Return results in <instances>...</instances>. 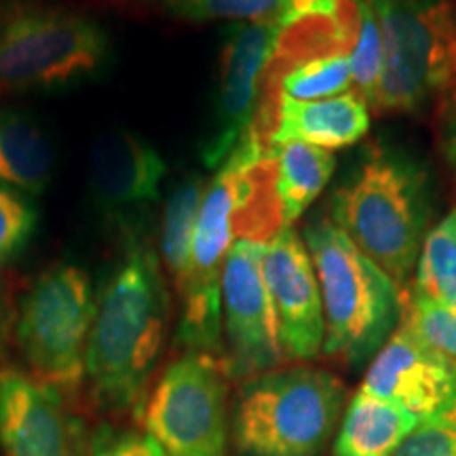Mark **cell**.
<instances>
[{
    "mask_svg": "<svg viewBox=\"0 0 456 456\" xmlns=\"http://www.w3.org/2000/svg\"><path fill=\"white\" fill-rule=\"evenodd\" d=\"M169 296L157 254L129 239L98 300L85 376L102 406L142 416L146 389L161 355Z\"/></svg>",
    "mask_w": 456,
    "mask_h": 456,
    "instance_id": "obj_1",
    "label": "cell"
},
{
    "mask_svg": "<svg viewBox=\"0 0 456 456\" xmlns=\"http://www.w3.org/2000/svg\"><path fill=\"white\" fill-rule=\"evenodd\" d=\"M431 205L425 165L402 148L376 144L334 191L330 218L406 294Z\"/></svg>",
    "mask_w": 456,
    "mask_h": 456,
    "instance_id": "obj_2",
    "label": "cell"
},
{
    "mask_svg": "<svg viewBox=\"0 0 456 456\" xmlns=\"http://www.w3.org/2000/svg\"><path fill=\"white\" fill-rule=\"evenodd\" d=\"M302 241L322 292L323 353L353 368L366 366L395 332L403 294L328 216H313Z\"/></svg>",
    "mask_w": 456,
    "mask_h": 456,
    "instance_id": "obj_3",
    "label": "cell"
},
{
    "mask_svg": "<svg viewBox=\"0 0 456 456\" xmlns=\"http://www.w3.org/2000/svg\"><path fill=\"white\" fill-rule=\"evenodd\" d=\"M383 38V74L372 108L456 110V9L450 0H366Z\"/></svg>",
    "mask_w": 456,
    "mask_h": 456,
    "instance_id": "obj_4",
    "label": "cell"
},
{
    "mask_svg": "<svg viewBox=\"0 0 456 456\" xmlns=\"http://www.w3.org/2000/svg\"><path fill=\"white\" fill-rule=\"evenodd\" d=\"M108 60L110 37L94 17L38 0L0 7V91L77 87Z\"/></svg>",
    "mask_w": 456,
    "mask_h": 456,
    "instance_id": "obj_5",
    "label": "cell"
},
{
    "mask_svg": "<svg viewBox=\"0 0 456 456\" xmlns=\"http://www.w3.org/2000/svg\"><path fill=\"white\" fill-rule=\"evenodd\" d=\"M265 146L252 129L228 155L216 178L205 186L199 208L191 258L184 277L175 283L180 294L178 342L186 351L222 349V271L232 243L239 241L241 209L248 195V167Z\"/></svg>",
    "mask_w": 456,
    "mask_h": 456,
    "instance_id": "obj_6",
    "label": "cell"
},
{
    "mask_svg": "<svg viewBox=\"0 0 456 456\" xmlns=\"http://www.w3.org/2000/svg\"><path fill=\"white\" fill-rule=\"evenodd\" d=\"M340 380L317 368L271 370L239 391L232 436L241 456H319L342 408Z\"/></svg>",
    "mask_w": 456,
    "mask_h": 456,
    "instance_id": "obj_7",
    "label": "cell"
},
{
    "mask_svg": "<svg viewBox=\"0 0 456 456\" xmlns=\"http://www.w3.org/2000/svg\"><path fill=\"white\" fill-rule=\"evenodd\" d=\"M95 311L94 283L81 266L55 265L34 279L20 305L17 342L38 380L81 383Z\"/></svg>",
    "mask_w": 456,
    "mask_h": 456,
    "instance_id": "obj_8",
    "label": "cell"
},
{
    "mask_svg": "<svg viewBox=\"0 0 456 456\" xmlns=\"http://www.w3.org/2000/svg\"><path fill=\"white\" fill-rule=\"evenodd\" d=\"M226 366L212 353L171 362L146 402L148 436L165 456H228Z\"/></svg>",
    "mask_w": 456,
    "mask_h": 456,
    "instance_id": "obj_9",
    "label": "cell"
},
{
    "mask_svg": "<svg viewBox=\"0 0 456 456\" xmlns=\"http://www.w3.org/2000/svg\"><path fill=\"white\" fill-rule=\"evenodd\" d=\"M266 243L239 239L222 271V323L228 379H254L283 363L277 319L262 275Z\"/></svg>",
    "mask_w": 456,
    "mask_h": 456,
    "instance_id": "obj_10",
    "label": "cell"
},
{
    "mask_svg": "<svg viewBox=\"0 0 456 456\" xmlns=\"http://www.w3.org/2000/svg\"><path fill=\"white\" fill-rule=\"evenodd\" d=\"M279 34L281 24L275 15L260 21H232L224 30L214 117L201 144L205 167H220L252 129Z\"/></svg>",
    "mask_w": 456,
    "mask_h": 456,
    "instance_id": "obj_11",
    "label": "cell"
},
{
    "mask_svg": "<svg viewBox=\"0 0 456 456\" xmlns=\"http://www.w3.org/2000/svg\"><path fill=\"white\" fill-rule=\"evenodd\" d=\"M262 275L275 311L283 359H315L326 338L322 292L306 245L292 226L266 243Z\"/></svg>",
    "mask_w": 456,
    "mask_h": 456,
    "instance_id": "obj_12",
    "label": "cell"
},
{
    "mask_svg": "<svg viewBox=\"0 0 456 456\" xmlns=\"http://www.w3.org/2000/svg\"><path fill=\"white\" fill-rule=\"evenodd\" d=\"M456 389V366L433 353L399 319L395 332L370 363L362 391L425 420L446 406Z\"/></svg>",
    "mask_w": 456,
    "mask_h": 456,
    "instance_id": "obj_13",
    "label": "cell"
},
{
    "mask_svg": "<svg viewBox=\"0 0 456 456\" xmlns=\"http://www.w3.org/2000/svg\"><path fill=\"white\" fill-rule=\"evenodd\" d=\"M0 450L4 456H81L78 425L53 385L0 374Z\"/></svg>",
    "mask_w": 456,
    "mask_h": 456,
    "instance_id": "obj_14",
    "label": "cell"
},
{
    "mask_svg": "<svg viewBox=\"0 0 456 456\" xmlns=\"http://www.w3.org/2000/svg\"><path fill=\"white\" fill-rule=\"evenodd\" d=\"M165 174V159L155 146L134 131H104L91 146V197L108 214L131 212L157 201Z\"/></svg>",
    "mask_w": 456,
    "mask_h": 456,
    "instance_id": "obj_15",
    "label": "cell"
},
{
    "mask_svg": "<svg viewBox=\"0 0 456 456\" xmlns=\"http://www.w3.org/2000/svg\"><path fill=\"white\" fill-rule=\"evenodd\" d=\"M368 129L370 106L355 91L315 102H298L281 95L271 146L300 142V144L334 151V148L357 144L368 134Z\"/></svg>",
    "mask_w": 456,
    "mask_h": 456,
    "instance_id": "obj_16",
    "label": "cell"
},
{
    "mask_svg": "<svg viewBox=\"0 0 456 456\" xmlns=\"http://www.w3.org/2000/svg\"><path fill=\"white\" fill-rule=\"evenodd\" d=\"M55 171V146L32 114L0 108V184L43 195Z\"/></svg>",
    "mask_w": 456,
    "mask_h": 456,
    "instance_id": "obj_17",
    "label": "cell"
},
{
    "mask_svg": "<svg viewBox=\"0 0 456 456\" xmlns=\"http://www.w3.org/2000/svg\"><path fill=\"white\" fill-rule=\"evenodd\" d=\"M420 420L359 389L342 419L334 456H393Z\"/></svg>",
    "mask_w": 456,
    "mask_h": 456,
    "instance_id": "obj_18",
    "label": "cell"
},
{
    "mask_svg": "<svg viewBox=\"0 0 456 456\" xmlns=\"http://www.w3.org/2000/svg\"><path fill=\"white\" fill-rule=\"evenodd\" d=\"M269 155L277 163V197L285 226H292L332 178L336 159L326 148L300 142L273 144Z\"/></svg>",
    "mask_w": 456,
    "mask_h": 456,
    "instance_id": "obj_19",
    "label": "cell"
},
{
    "mask_svg": "<svg viewBox=\"0 0 456 456\" xmlns=\"http://www.w3.org/2000/svg\"><path fill=\"white\" fill-rule=\"evenodd\" d=\"M410 288L456 311V208L427 232Z\"/></svg>",
    "mask_w": 456,
    "mask_h": 456,
    "instance_id": "obj_20",
    "label": "cell"
},
{
    "mask_svg": "<svg viewBox=\"0 0 456 456\" xmlns=\"http://www.w3.org/2000/svg\"><path fill=\"white\" fill-rule=\"evenodd\" d=\"M203 195L205 184L199 178H192L175 186L167 205H165L161 249L165 266H167L169 275L174 277L175 283L184 277L188 258H191L192 235H195V224Z\"/></svg>",
    "mask_w": 456,
    "mask_h": 456,
    "instance_id": "obj_21",
    "label": "cell"
},
{
    "mask_svg": "<svg viewBox=\"0 0 456 456\" xmlns=\"http://www.w3.org/2000/svg\"><path fill=\"white\" fill-rule=\"evenodd\" d=\"M351 55H328L289 68L277 83V100L285 95L298 102L330 100L351 94Z\"/></svg>",
    "mask_w": 456,
    "mask_h": 456,
    "instance_id": "obj_22",
    "label": "cell"
},
{
    "mask_svg": "<svg viewBox=\"0 0 456 456\" xmlns=\"http://www.w3.org/2000/svg\"><path fill=\"white\" fill-rule=\"evenodd\" d=\"M402 322L423 345L456 366V311L410 288L403 294Z\"/></svg>",
    "mask_w": 456,
    "mask_h": 456,
    "instance_id": "obj_23",
    "label": "cell"
},
{
    "mask_svg": "<svg viewBox=\"0 0 456 456\" xmlns=\"http://www.w3.org/2000/svg\"><path fill=\"white\" fill-rule=\"evenodd\" d=\"M359 34L355 49L351 53L353 87L368 106L374 104L379 91L380 74H383V38L376 15L366 0H359Z\"/></svg>",
    "mask_w": 456,
    "mask_h": 456,
    "instance_id": "obj_24",
    "label": "cell"
},
{
    "mask_svg": "<svg viewBox=\"0 0 456 456\" xmlns=\"http://www.w3.org/2000/svg\"><path fill=\"white\" fill-rule=\"evenodd\" d=\"M37 224L38 212L30 197L0 184V269L24 252Z\"/></svg>",
    "mask_w": 456,
    "mask_h": 456,
    "instance_id": "obj_25",
    "label": "cell"
},
{
    "mask_svg": "<svg viewBox=\"0 0 456 456\" xmlns=\"http://www.w3.org/2000/svg\"><path fill=\"white\" fill-rule=\"evenodd\" d=\"M283 0H165L171 13L192 21L269 20Z\"/></svg>",
    "mask_w": 456,
    "mask_h": 456,
    "instance_id": "obj_26",
    "label": "cell"
},
{
    "mask_svg": "<svg viewBox=\"0 0 456 456\" xmlns=\"http://www.w3.org/2000/svg\"><path fill=\"white\" fill-rule=\"evenodd\" d=\"M393 456H456V389L440 412L416 425Z\"/></svg>",
    "mask_w": 456,
    "mask_h": 456,
    "instance_id": "obj_27",
    "label": "cell"
},
{
    "mask_svg": "<svg viewBox=\"0 0 456 456\" xmlns=\"http://www.w3.org/2000/svg\"><path fill=\"white\" fill-rule=\"evenodd\" d=\"M89 456H165V452L151 436L102 427L91 442Z\"/></svg>",
    "mask_w": 456,
    "mask_h": 456,
    "instance_id": "obj_28",
    "label": "cell"
},
{
    "mask_svg": "<svg viewBox=\"0 0 456 456\" xmlns=\"http://www.w3.org/2000/svg\"><path fill=\"white\" fill-rule=\"evenodd\" d=\"M444 151L456 169V110L444 117Z\"/></svg>",
    "mask_w": 456,
    "mask_h": 456,
    "instance_id": "obj_29",
    "label": "cell"
}]
</instances>
